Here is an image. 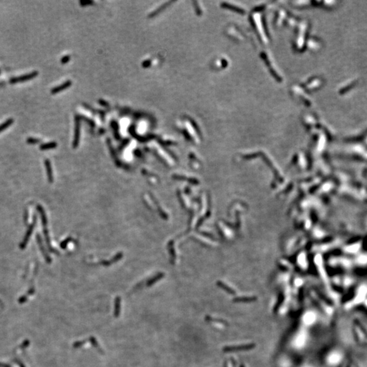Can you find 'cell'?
I'll use <instances>...</instances> for the list:
<instances>
[{
	"label": "cell",
	"mask_w": 367,
	"mask_h": 367,
	"mask_svg": "<svg viewBox=\"0 0 367 367\" xmlns=\"http://www.w3.org/2000/svg\"><path fill=\"white\" fill-rule=\"evenodd\" d=\"M87 341L86 340H84V341H76L74 343H73V346L74 348H78V347H80L81 346H83V345H84L86 343V342Z\"/></svg>",
	"instance_id": "4fadbf2b"
},
{
	"label": "cell",
	"mask_w": 367,
	"mask_h": 367,
	"mask_svg": "<svg viewBox=\"0 0 367 367\" xmlns=\"http://www.w3.org/2000/svg\"><path fill=\"white\" fill-rule=\"evenodd\" d=\"M37 209L38 210V212H40V214L41 216V220H42V224L43 225V228H46V225H47V218H46V216L44 210L42 208V207L41 206V205H38L37 206Z\"/></svg>",
	"instance_id": "52a82bcc"
},
{
	"label": "cell",
	"mask_w": 367,
	"mask_h": 367,
	"mask_svg": "<svg viewBox=\"0 0 367 367\" xmlns=\"http://www.w3.org/2000/svg\"><path fill=\"white\" fill-rule=\"evenodd\" d=\"M40 141V139H36V138H29L27 139V142L29 144H35L39 143Z\"/></svg>",
	"instance_id": "9a60e30c"
},
{
	"label": "cell",
	"mask_w": 367,
	"mask_h": 367,
	"mask_svg": "<svg viewBox=\"0 0 367 367\" xmlns=\"http://www.w3.org/2000/svg\"><path fill=\"white\" fill-rule=\"evenodd\" d=\"M71 84H72V83H71L70 81H67L64 83L63 84H62L61 85H59L57 87H54V89H53L51 90V93L52 94H56V93H58L60 91H63L65 89H67L69 87Z\"/></svg>",
	"instance_id": "8992f818"
},
{
	"label": "cell",
	"mask_w": 367,
	"mask_h": 367,
	"mask_svg": "<svg viewBox=\"0 0 367 367\" xmlns=\"http://www.w3.org/2000/svg\"><path fill=\"white\" fill-rule=\"evenodd\" d=\"M162 276H163V275H162V274H161V275H158L157 277H156L155 278H154V279H150V280L148 282L147 286H152V285L153 284H154L156 281L158 280V279H161V278H162Z\"/></svg>",
	"instance_id": "5bb4252c"
},
{
	"label": "cell",
	"mask_w": 367,
	"mask_h": 367,
	"mask_svg": "<svg viewBox=\"0 0 367 367\" xmlns=\"http://www.w3.org/2000/svg\"><path fill=\"white\" fill-rule=\"evenodd\" d=\"M36 239H37V242L38 245H39V247H40V250H41V252H42L43 256H44V258L46 259V262H47L48 263H50V262H51V259L50 258V256H48V253L46 252V251L45 250L44 247V245H43L42 241V238H41V236H40L39 233H38L36 235Z\"/></svg>",
	"instance_id": "277c9868"
},
{
	"label": "cell",
	"mask_w": 367,
	"mask_h": 367,
	"mask_svg": "<svg viewBox=\"0 0 367 367\" xmlns=\"http://www.w3.org/2000/svg\"><path fill=\"white\" fill-rule=\"evenodd\" d=\"M121 311V298L120 297H117L114 300V316L115 317H119Z\"/></svg>",
	"instance_id": "5b68a950"
},
{
	"label": "cell",
	"mask_w": 367,
	"mask_h": 367,
	"mask_svg": "<svg viewBox=\"0 0 367 367\" xmlns=\"http://www.w3.org/2000/svg\"><path fill=\"white\" fill-rule=\"evenodd\" d=\"M70 60V57L69 56H65L64 57H63V59H61V63L63 64H65L69 61Z\"/></svg>",
	"instance_id": "e0dca14e"
},
{
	"label": "cell",
	"mask_w": 367,
	"mask_h": 367,
	"mask_svg": "<svg viewBox=\"0 0 367 367\" xmlns=\"http://www.w3.org/2000/svg\"><path fill=\"white\" fill-rule=\"evenodd\" d=\"M0 366L1 367H10L8 365H4V364H0Z\"/></svg>",
	"instance_id": "d6986e66"
},
{
	"label": "cell",
	"mask_w": 367,
	"mask_h": 367,
	"mask_svg": "<svg viewBox=\"0 0 367 367\" xmlns=\"http://www.w3.org/2000/svg\"><path fill=\"white\" fill-rule=\"evenodd\" d=\"M27 300V298L26 296H23V297H21L18 299V303H23L24 302H26Z\"/></svg>",
	"instance_id": "2e32d148"
},
{
	"label": "cell",
	"mask_w": 367,
	"mask_h": 367,
	"mask_svg": "<svg viewBox=\"0 0 367 367\" xmlns=\"http://www.w3.org/2000/svg\"><path fill=\"white\" fill-rule=\"evenodd\" d=\"M256 300V297H239V298H235L233 300V302L235 303H248V302H252V301H255Z\"/></svg>",
	"instance_id": "9c48e42d"
},
{
	"label": "cell",
	"mask_w": 367,
	"mask_h": 367,
	"mask_svg": "<svg viewBox=\"0 0 367 367\" xmlns=\"http://www.w3.org/2000/svg\"><path fill=\"white\" fill-rule=\"evenodd\" d=\"M36 218V216H34V222H33L31 224V225L29 226V229H27V231L26 232L25 235H24L23 242H22L21 243V244H20V248L21 249H24V248H25L27 244V243H28V242H29V238H30V237H31L32 232L34 231V226L35 225V222H36V218Z\"/></svg>",
	"instance_id": "3957f363"
},
{
	"label": "cell",
	"mask_w": 367,
	"mask_h": 367,
	"mask_svg": "<svg viewBox=\"0 0 367 367\" xmlns=\"http://www.w3.org/2000/svg\"><path fill=\"white\" fill-rule=\"evenodd\" d=\"M89 341L91 343V344L93 345V346L95 347V348L97 349L98 350V351L101 353V354H103V352L102 349H101V346H99V343L97 342V339H96L94 337V336H91V337H90V339H89Z\"/></svg>",
	"instance_id": "30bf717a"
},
{
	"label": "cell",
	"mask_w": 367,
	"mask_h": 367,
	"mask_svg": "<svg viewBox=\"0 0 367 367\" xmlns=\"http://www.w3.org/2000/svg\"><path fill=\"white\" fill-rule=\"evenodd\" d=\"M13 122H14V120L12 119H8L5 122H3L2 125H0V133L2 132L4 130L6 129L8 127H9Z\"/></svg>",
	"instance_id": "8fae6325"
},
{
	"label": "cell",
	"mask_w": 367,
	"mask_h": 367,
	"mask_svg": "<svg viewBox=\"0 0 367 367\" xmlns=\"http://www.w3.org/2000/svg\"><path fill=\"white\" fill-rule=\"evenodd\" d=\"M256 345L254 343L250 344H245V345H240V346H226L223 348V351L224 352H237V351H244V350H249L252 349L255 347Z\"/></svg>",
	"instance_id": "6da1fadb"
},
{
	"label": "cell",
	"mask_w": 367,
	"mask_h": 367,
	"mask_svg": "<svg viewBox=\"0 0 367 367\" xmlns=\"http://www.w3.org/2000/svg\"><path fill=\"white\" fill-rule=\"evenodd\" d=\"M57 144L55 142H50V143H47L44 144H42L40 147L41 150H46L49 149H53L56 148Z\"/></svg>",
	"instance_id": "7c38bea8"
},
{
	"label": "cell",
	"mask_w": 367,
	"mask_h": 367,
	"mask_svg": "<svg viewBox=\"0 0 367 367\" xmlns=\"http://www.w3.org/2000/svg\"><path fill=\"white\" fill-rule=\"evenodd\" d=\"M29 345V340H26V341H24L23 342V344L21 345V348H24V347H26L28 346Z\"/></svg>",
	"instance_id": "ac0fdd59"
},
{
	"label": "cell",
	"mask_w": 367,
	"mask_h": 367,
	"mask_svg": "<svg viewBox=\"0 0 367 367\" xmlns=\"http://www.w3.org/2000/svg\"><path fill=\"white\" fill-rule=\"evenodd\" d=\"M45 166H46V173H47L48 181L50 182H52L53 180V171H52V167H51L50 161L48 159H46L45 161Z\"/></svg>",
	"instance_id": "ba28073f"
},
{
	"label": "cell",
	"mask_w": 367,
	"mask_h": 367,
	"mask_svg": "<svg viewBox=\"0 0 367 367\" xmlns=\"http://www.w3.org/2000/svg\"><path fill=\"white\" fill-rule=\"evenodd\" d=\"M37 75H38V72H36V71H35V72H33L29 73H27V74H24L23 76H18V77H16V78H11L10 80V83L11 84L23 83V82L31 80V79L36 77Z\"/></svg>",
	"instance_id": "7a4b0ae2"
}]
</instances>
